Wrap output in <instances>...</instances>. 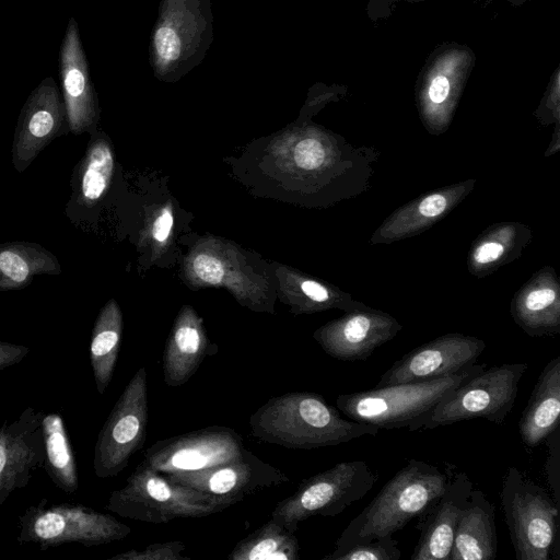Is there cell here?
Here are the masks:
<instances>
[{
  "instance_id": "obj_1",
  "label": "cell",
  "mask_w": 560,
  "mask_h": 560,
  "mask_svg": "<svg viewBox=\"0 0 560 560\" xmlns=\"http://www.w3.org/2000/svg\"><path fill=\"white\" fill-rule=\"evenodd\" d=\"M250 433L266 443L292 450L336 446L364 435L376 427L345 419L339 409L313 392H290L267 400L249 417Z\"/></svg>"
},
{
  "instance_id": "obj_2",
  "label": "cell",
  "mask_w": 560,
  "mask_h": 560,
  "mask_svg": "<svg viewBox=\"0 0 560 560\" xmlns=\"http://www.w3.org/2000/svg\"><path fill=\"white\" fill-rule=\"evenodd\" d=\"M448 474L418 459H408L376 497L343 529L330 555L384 536H393L422 516L445 490Z\"/></svg>"
},
{
  "instance_id": "obj_3",
  "label": "cell",
  "mask_w": 560,
  "mask_h": 560,
  "mask_svg": "<svg viewBox=\"0 0 560 560\" xmlns=\"http://www.w3.org/2000/svg\"><path fill=\"white\" fill-rule=\"evenodd\" d=\"M486 366L472 364L434 380L340 394L336 398V406L347 418L377 429L407 428L431 410L448 392L483 371Z\"/></svg>"
},
{
  "instance_id": "obj_4",
  "label": "cell",
  "mask_w": 560,
  "mask_h": 560,
  "mask_svg": "<svg viewBox=\"0 0 560 560\" xmlns=\"http://www.w3.org/2000/svg\"><path fill=\"white\" fill-rule=\"evenodd\" d=\"M105 508L125 518L162 524L176 518L206 517L230 505L141 462L125 486L110 493Z\"/></svg>"
},
{
  "instance_id": "obj_5",
  "label": "cell",
  "mask_w": 560,
  "mask_h": 560,
  "mask_svg": "<svg viewBox=\"0 0 560 560\" xmlns=\"http://www.w3.org/2000/svg\"><path fill=\"white\" fill-rule=\"evenodd\" d=\"M212 22L209 0H161L150 45L154 74L174 80L196 67L213 39Z\"/></svg>"
},
{
  "instance_id": "obj_6",
  "label": "cell",
  "mask_w": 560,
  "mask_h": 560,
  "mask_svg": "<svg viewBox=\"0 0 560 560\" xmlns=\"http://www.w3.org/2000/svg\"><path fill=\"white\" fill-rule=\"evenodd\" d=\"M527 368L526 363H505L485 369L448 392L407 429L432 430L477 418L502 423L515 404Z\"/></svg>"
},
{
  "instance_id": "obj_7",
  "label": "cell",
  "mask_w": 560,
  "mask_h": 560,
  "mask_svg": "<svg viewBox=\"0 0 560 560\" xmlns=\"http://www.w3.org/2000/svg\"><path fill=\"white\" fill-rule=\"evenodd\" d=\"M364 460L341 462L302 480L291 495L276 504L270 518L295 533L313 516H336L361 500L377 481Z\"/></svg>"
},
{
  "instance_id": "obj_8",
  "label": "cell",
  "mask_w": 560,
  "mask_h": 560,
  "mask_svg": "<svg viewBox=\"0 0 560 560\" xmlns=\"http://www.w3.org/2000/svg\"><path fill=\"white\" fill-rule=\"evenodd\" d=\"M501 504L517 560H549L556 542L558 504L549 492L510 467Z\"/></svg>"
},
{
  "instance_id": "obj_9",
  "label": "cell",
  "mask_w": 560,
  "mask_h": 560,
  "mask_svg": "<svg viewBox=\"0 0 560 560\" xmlns=\"http://www.w3.org/2000/svg\"><path fill=\"white\" fill-rule=\"evenodd\" d=\"M43 499L28 508L20 517V544L34 542L42 550L66 542L85 547L121 540L131 528L109 514L82 504H52Z\"/></svg>"
},
{
  "instance_id": "obj_10",
  "label": "cell",
  "mask_w": 560,
  "mask_h": 560,
  "mask_svg": "<svg viewBox=\"0 0 560 560\" xmlns=\"http://www.w3.org/2000/svg\"><path fill=\"white\" fill-rule=\"evenodd\" d=\"M148 374L139 368L103 424L95 443L93 468L96 477L119 475L147 439Z\"/></svg>"
},
{
  "instance_id": "obj_11",
  "label": "cell",
  "mask_w": 560,
  "mask_h": 560,
  "mask_svg": "<svg viewBox=\"0 0 560 560\" xmlns=\"http://www.w3.org/2000/svg\"><path fill=\"white\" fill-rule=\"evenodd\" d=\"M244 451L243 438L233 428L211 425L155 442L142 463L163 475H176L235 460Z\"/></svg>"
},
{
  "instance_id": "obj_12",
  "label": "cell",
  "mask_w": 560,
  "mask_h": 560,
  "mask_svg": "<svg viewBox=\"0 0 560 560\" xmlns=\"http://www.w3.org/2000/svg\"><path fill=\"white\" fill-rule=\"evenodd\" d=\"M68 131L62 94L46 78L32 91L18 119L11 149L15 171L24 172L55 138Z\"/></svg>"
},
{
  "instance_id": "obj_13",
  "label": "cell",
  "mask_w": 560,
  "mask_h": 560,
  "mask_svg": "<svg viewBox=\"0 0 560 560\" xmlns=\"http://www.w3.org/2000/svg\"><path fill=\"white\" fill-rule=\"evenodd\" d=\"M166 476L230 506L247 495L289 482L283 471L247 450L242 457L215 467Z\"/></svg>"
},
{
  "instance_id": "obj_14",
  "label": "cell",
  "mask_w": 560,
  "mask_h": 560,
  "mask_svg": "<svg viewBox=\"0 0 560 560\" xmlns=\"http://www.w3.org/2000/svg\"><path fill=\"white\" fill-rule=\"evenodd\" d=\"M482 340L448 335L411 350L380 377L376 387L443 377L476 363Z\"/></svg>"
},
{
  "instance_id": "obj_15",
  "label": "cell",
  "mask_w": 560,
  "mask_h": 560,
  "mask_svg": "<svg viewBox=\"0 0 560 560\" xmlns=\"http://www.w3.org/2000/svg\"><path fill=\"white\" fill-rule=\"evenodd\" d=\"M43 416L27 407L12 422L0 424V506L44 465Z\"/></svg>"
},
{
  "instance_id": "obj_16",
  "label": "cell",
  "mask_w": 560,
  "mask_h": 560,
  "mask_svg": "<svg viewBox=\"0 0 560 560\" xmlns=\"http://www.w3.org/2000/svg\"><path fill=\"white\" fill-rule=\"evenodd\" d=\"M445 490L429 510L420 516L421 530L411 560H448L455 532L466 509L472 482L466 472L447 470Z\"/></svg>"
},
{
  "instance_id": "obj_17",
  "label": "cell",
  "mask_w": 560,
  "mask_h": 560,
  "mask_svg": "<svg viewBox=\"0 0 560 560\" xmlns=\"http://www.w3.org/2000/svg\"><path fill=\"white\" fill-rule=\"evenodd\" d=\"M62 97L69 131L79 136L96 119V98L77 22L69 19L59 55Z\"/></svg>"
},
{
  "instance_id": "obj_18",
  "label": "cell",
  "mask_w": 560,
  "mask_h": 560,
  "mask_svg": "<svg viewBox=\"0 0 560 560\" xmlns=\"http://www.w3.org/2000/svg\"><path fill=\"white\" fill-rule=\"evenodd\" d=\"M395 327L358 314L336 325L324 327L315 334V339L331 358L340 361H363L382 343L393 337Z\"/></svg>"
},
{
  "instance_id": "obj_19",
  "label": "cell",
  "mask_w": 560,
  "mask_h": 560,
  "mask_svg": "<svg viewBox=\"0 0 560 560\" xmlns=\"http://www.w3.org/2000/svg\"><path fill=\"white\" fill-rule=\"evenodd\" d=\"M217 352L209 343L198 318L183 314L174 326L162 355L163 380L167 386L178 387L188 382L206 357Z\"/></svg>"
},
{
  "instance_id": "obj_20",
  "label": "cell",
  "mask_w": 560,
  "mask_h": 560,
  "mask_svg": "<svg viewBox=\"0 0 560 560\" xmlns=\"http://www.w3.org/2000/svg\"><path fill=\"white\" fill-rule=\"evenodd\" d=\"M494 505L480 489H472L458 522L448 560H494L498 539Z\"/></svg>"
},
{
  "instance_id": "obj_21",
  "label": "cell",
  "mask_w": 560,
  "mask_h": 560,
  "mask_svg": "<svg viewBox=\"0 0 560 560\" xmlns=\"http://www.w3.org/2000/svg\"><path fill=\"white\" fill-rule=\"evenodd\" d=\"M560 355L542 369L523 410L518 431L523 443L536 447L559 428Z\"/></svg>"
},
{
  "instance_id": "obj_22",
  "label": "cell",
  "mask_w": 560,
  "mask_h": 560,
  "mask_svg": "<svg viewBox=\"0 0 560 560\" xmlns=\"http://www.w3.org/2000/svg\"><path fill=\"white\" fill-rule=\"evenodd\" d=\"M57 257L42 245L27 241L0 244V291L26 288L36 276H58Z\"/></svg>"
},
{
  "instance_id": "obj_23",
  "label": "cell",
  "mask_w": 560,
  "mask_h": 560,
  "mask_svg": "<svg viewBox=\"0 0 560 560\" xmlns=\"http://www.w3.org/2000/svg\"><path fill=\"white\" fill-rule=\"evenodd\" d=\"M122 331L119 307L108 302L100 312L90 343V362L98 394L107 389L116 366Z\"/></svg>"
},
{
  "instance_id": "obj_24",
  "label": "cell",
  "mask_w": 560,
  "mask_h": 560,
  "mask_svg": "<svg viewBox=\"0 0 560 560\" xmlns=\"http://www.w3.org/2000/svg\"><path fill=\"white\" fill-rule=\"evenodd\" d=\"M44 465L51 481L62 491L73 493L79 488V474L62 417L57 412L44 413Z\"/></svg>"
},
{
  "instance_id": "obj_25",
  "label": "cell",
  "mask_w": 560,
  "mask_h": 560,
  "mask_svg": "<svg viewBox=\"0 0 560 560\" xmlns=\"http://www.w3.org/2000/svg\"><path fill=\"white\" fill-rule=\"evenodd\" d=\"M229 560H299L300 545L294 533L273 520L241 539Z\"/></svg>"
},
{
  "instance_id": "obj_26",
  "label": "cell",
  "mask_w": 560,
  "mask_h": 560,
  "mask_svg": "<svg viewBox=\"0 0 560 560\" xmlns=\"http://www.w3.org/2000/svg\"><path fill=\"white\" fill-rule=\"evenodd\" d=\"M114 171V156L104 139L92 141L79 170V200L91 205L105 194Z\"/></svg>"
},
{
  "instance_id": "obj_27",
  "label": "cell",
  "mask_w": 560,
  "mask_h": 560,
  "mask_svg": "<svg viewBox=\"0 0 560 560\" xmlns=\"http://www.w3.org/2000/svg\"><path fill=\"white\" fill-rule=\"evenodd\" d=\"M401 551L393 536H384L352 545L323 557V560H399Z\"/></svg>"
},
{
  "instance_id": "obj_28",
  "label": "cell",
  "mask_w": 560,
  "mask_h": 560,
  "mask_svg": "<svg viewBox=\"0 0 560 560\" xmlns=\"http://www.w3.org/2000/svg\"><path fill=\"white\" fill-rule=\"evenodd\" d=\"M186 545L179 540L153 542L143 550H129L110 557L108 560H190L183 556Z\"/></svg>"
},
{
  "instance_id": "obj_29",
  "label": "cell",
  "mask_w": 560,
  "mask_h": 560,
  "mask_svg": "<svg viewBox=\"0 0 560 560\" xmlns=\"http://www.w3.org/2000/svg\"><path fill=\"white\" fill-rule=\"evenodd\" d=\"M325 160V150L322 143L314 138H305L298 142L294 148V161L304 170H315Z\"/></svg>"
},
{
  "instance_id": "obj_30",
  "label": "cell",
  "mask_w": 560,
  "mask_h": 560,
  "mask_svg": "<svg viewBox=\"0 0 560 560\" xmlns=\"http://www.w3.org/2000/svg\"><path fill=\"white\" fill-rule=\"evenodd\" d=\"M548 458L546 472L548 482L553 492V499L559 506V480H560V438L559 428L556 429L547 439Z\"/></svg>"
},
{
  "instance_id": "obj_31",
  "label": "cell",
  "mask_w": 560,
  "mask_h": 560,
  "mask_svg": "<svg viewBox=\"0 0 560 560\" xmlns=\"http://www.w3.org/2000/svg\"><path fill=\"white\" fill-rule=\"evenodd\" d=\"M192 270L200 280L210 284H219L224 276L221 260L208 254H199L195 257Z\"/></svg>"
},
{
  "instance_id": "obj_32",
  "label": "cell",
  "mask_w": 560,
  "mask_h": 560,
  "mask_svg": "<svg viewBox=\"0 0 560 560\" xmlns=\"http://www.w3.org/2000/svg\"><path fill=\"white\" fill-rule=\"evenodd\" d=\"M453 71L446 70V62H443L432 72L433 77L428 90L429 98L432 103L441 104L447 98L452 85L450 75Z\"/></svg>"
},
{
  "instance_id": "obj_33",
  "label": "cell",
  "mask_w": 560,
  "mask_h": 560,
  "mask_svg": "<svg viewBox=\"0 0 560 560\" xmlns=\"http://www.w3.org/2000/svg\"><path fill=\"white\" fill-rule=\"evenodd\" d=\"M30 348L7 341H0V371L21 362Z\"/></svg>"
},
{
  "instance_id": "obj_34",
  "label": "cell",
  "mask_w": 560,
  "mask_h": 560,
  "mask_svg": "<svg viewBox=\"0 0 560 560\" xmlns=\"http://www.w3.org/2000/svg\"><path fill=\"white\" fill-rule=\"evenodd\" d=\"M556 293L551 289H540L530 292L525 300L526 311L529 313L545 312L547 307L552 305Z\"/></svg>"
},
{
  "instance_id": "obj_35",
  "label": "cell",
  "mask_w": 560,
  "mask_h": 560,
  "mask_svg": "<svg viewBox=\"0 0 560 560\" xmlns=\"http://www.w3.org/2000/svg\"><path fill=\"white\" fill-rule=\"evenodd\" d=\"M173 226V215L168 208L162 210L160 215L155 219L153 225V237L159 243H163L170 236Z\"/></svg>"
},
{
  "instance_id": "obj_36",
  "label": "cell",
  "mask_w": 560,
  "mask_h": 560,
  "mask_svg": "<svg viewBox=\"0 0 560 560\" xmlns=\"http://www.w3.org/2000/svg\"><path fill=\"white\" fill-rule=\"evenodd\" d=\"M445 207L446 199L443 196L431 195L421 201L419 211L424 217H436L445 210Z\"/></svg>"
},
{
  "instance_id": "obj_37",
  "label": "cell",
  "mask_w": 560,
  "mask_h": 560,
  "mask_svg": "<svg viewBox=\"0 0 560 560\" xmlns=\"http://www.w3.org/2000/svg\"><path fill=\"white\" fill-rule=\"evenodd\" d=\"M503 253V247L499 243L490 242L481 245L476 254L475 259L480 264H486L495 260Z\"/></svg>"
},
{
  "instance_id": "obj_38",
  "label": "cell",
  "mask_w": 560,
  "mask_h": 560,
  "mask_svg": "<svg viewBox=\"0 0 560 560\" xmlns=\"http://www.w3.org/2000/svg\"><path fill=\"white\" fill-rule=\"evenodd\" d=\"M302 292L314 302H325L329 295L327 290L319 283L311 280H306L301 284Z\"/></svg>"
}]
</instances>
